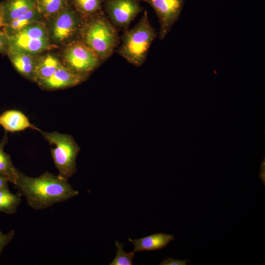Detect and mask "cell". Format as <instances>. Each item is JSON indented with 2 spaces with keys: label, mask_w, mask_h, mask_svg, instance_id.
Wrapping results in <instances>:
<instances>
[{
  "label": "cell",
  "mask_w": 265,
  "mask_h": 265,
  "mask_svg": "<svg viewBox=\"0 0 265 265\" xmlns=\"http://www.w3.org/2000/svg\"><path fill=\"white\" fill-rule=\"evenodd\" d=\"M117 248L116 254L109 264V265H132L134 256L133 251L127 253L123 250L124 244L116 240L115 242Z\"/></svg>",
  "instance_id": "22"
},
{
  "label": "cell",
  "mask_w": 265,
  "mask_h": 265,
  "mask_svg": "<svg viewBox=\"0 0 265 265\" xmlns=\"http://www.w3.org/2000/svg\"><path fill=\"white\" fill-rule=\"evenodd\" d=\"M4 26V19L1 6L0 3V30Z\"/></svg>",
  "instance_id": "27"
},
{
  "label": "cell",
  "mask_w": 265,
  "mask_h": 265,
  "mask_svg": "<svg viewBox=\"0 0 265 265\" xmlns=\"http://www.w3.org/2000/svg\"><path fill=\"white\" fill-rule=\"evenodd\" d=\"M140 2L139 0H104L103 6L111 23L126 29L143 10Z\"/></svg>",
  "instance_id": "6"
},
{
  "label": "cell",
  "mask_w": 265,
  "mask_h": 265,
  "mask_svg": "<svg viewBox=\"0 0 265 265\" xmlns=\"http://www.w3.org/2000/svg\"><path fill=\"white\" fill-rule=\"evenodd\" d=\"M77 11L88 16L101 12L104 0H71Z\"/></svg>",
  "instance_id": "19"
},
{
  "label": "cell",
  "mask_w": 265,
  "mask_h": 265,
  "mask_svg": "<svg viewBox=\"0 0 265 265\" xmlns=\"http://www.w3.org/2000/svg\"><path fill=\"white\" fill-rule=\"evenodd\" d=\"M174 238L173 235L165 233L152 234L138 239L128 238L134 245L133 252L153 251L165 247Z\"/></svg>",
  "instance_id": "11"
},
{
  "label": "cell",
  "mask_w": 265,
  "mask_h": 265,
  "mask_svg": "<svg viewBox=\"0 0 265 265\" xmlns=\"http://www.w3.org/2000/svg\"><path fill=\"white\" fill-rule=\"evenodd\" d=\"M79 18L76 12L68 4L57 13L53 27L54 39L62 41L72 36L77 30Z\"/></svg>",
  "instance_id": "8"
},
{
  "label": "cell",
  "mask_w": 265,
  "mask_h": 265,
  "mask_svg": "<svg viewBox=\"0 0 265 265\" xmlns=\"http://www.w3.org/2000/svg\"><path fill=\"white\" fill-rule=\"evenodd\" d=\"M0 125L8 132H16L28 128L41 131L32 124L22 112L15 109L5 111L0 115Z\"/></svg>",
  "instance_id": "10"
},
{
  "label": "cell",
  "mask_w": 265,
  "mask_h": 265,
  "mask_svg": "<svg viewBox=\"0 0 265 265\" xmlns=\"http://www.w3.org/2000/svg\"><path fill=\"white\" fill-rule=\"evenodd\" d=\"M149 4L154 10L159 24V39L162 40L179 19L184 0H139Z\"/></svg>",
  "instance_id": "7"
},
{
  "label": "cell",
  "mask_w": 265,
  "mask_h": 265,
  "mask_svg": "<svg viewBox=\"0 0 265 265\" xmlns=\"http://www.w3.org/2000/svg\"><path fill=\"white\" fill-rule=\"evenodd\" d=\"M13 39H40L48 38L46 30L43 26L37 24L29 25L20 31L8 35Z\"/></svg>",
  "instance_id": "20"
},
{
  "label": "cell",
  "mask_w": 265,
  "mask_h": 265,
  "mask_svg": "<svg viewBox=\"0 0 265 265\" xmlns=\"http://www.w3.org/2000/svg\"><path fill=\"white\" fill-rule=\"evenodd\" d=\"M9 38L10 46L29 53H40L49 46L48 38L40 39H13Z\"/></svg>",
  "instance_id": "17"
},
{
  "label": "cell",
  "mask_w": 265,
  "mask_h": 265,
  "mask_svg": "<svg viewBox=\"0 0 265 265\" xmlns=\"http://www.w3.org/2000/svg\"><path fill=\"white\" fill-rule=\"evenodd\" d=\"M8 181L3 177L0 176V189L7 187Z\"/></svg>",
  "instance_id": "26"
},
{
  "label": "cell",
  "mask_w": 265,
  "mask_h": 265,
  "mask_svg": "<svg viewBox=\"0 0 265 265\" xmlns=\"http://www.w3.org/2000/svg\"><path fill=\"white\" fill-rule=\"evenodd\" d=\"M7 54L13 66L21 74L33 80L36 63L30 53L10 46Z\"/></svg>",
  "instance_id": "12"
},
{
  "label": "cell",
  "mask_w": 265,
  "mask_h": 265,
  "mask_svg": "<svg viewBox=\"0 0 265 265\" xmlns=\"http://www.w3.org/2000/svg\"><path fill=\"white\" fill-rule=\"evenodd\" d=\"M190 261L188 260H181L169 258L165 260H163L160 262V265H186V263Z\"/></svg>",
  "instance_id": "25"
},
{
  "label": "cell",
  "mask_w": 265,
  "mask_h": 265,
  "mask_svg": "<svg viewBox=\"0 0 265 265\" xmlns=\"http://www.w3.org/2000/svg\"><path fill=\"white\" fill-rule=\"evenodd\" d=\"M40 15L41 14L36 6L17 19L5 24L3 31L8 35L13 34L26 26L33 24Z\"/></svg>",
  "instance_id": "14"
},
{
  "label": "cell",
  "mask_w": 265,
  "mask_h": 265,
  "mask_svg": "<svg viewBox=\"0 0 265 265\" xmlns=\"http://www.w3.org/2000/svg\"><path fill=\"white\" fill-rule=\"evenodd\" d=\"M157 35L147 11H145L137 24L122 36L118 53L129 63L140 66L146 60L150 47Z\"/></svg>",
  "instance_id": "2"
},
{
  "label": "cell",
  "mask_w": 265,
  "mask_h": 265,
  "mask_svg": "<svg viewBox=\"0 0 265 265\" xmlns=\"http://www.w3.org/2000/svg\"><path fill=\"white\" fill-rule=\"evenodd\" d=\"M15 233L14 230H11L6 234L2 233L0 230V257L3 249L13 239Z\"/></svg>",
  "instance_id": "23"
},
{
  "label": "cell",
  "mask_w": 265,
  "mask_h": 265,
  "mask_svg": "<svg viewBox=\"0 0 265 265\" xmlns=\"http://www.w3.org/2000/svg\"><path fill=\"white\" fill-rule=\"evenodd\" d=\"M68 4V0H36L41 15L47 16L57 14Z\"/></svg>",
  "instance_id": "21"
},
{
  "label": "cell",
  "mask_w": 265,
  "mask_h": 265,
  "mask_svg": "<svg viewBox=\"0 0 265 265\" xmlns=\"http://www.w3.org/2000/svg\"><path fill=\"white\" fill-rule=\"evenodd\" d=\"M21 202L19 194L13 193L8 187L0 189V212L14 214Z\"/></svg>",
  "instance_id": "18"
},
{
  "label": "cell",
  "mask_w": 265,
  "mask_h": 265,
  "mask_svg": "<svg viewBox=\"0 0 265 265\" xmlns=\"http://www.w3.org/2000/svg\"><path fill=\"white\" fill-rule=\"evenodd\" d=\"M51 144L55 145L51 152L58 175L68 180L77 172L76 159L80 148L69 134L57 132H40Z\"/></svg>",
  "instance_id": "4"
},
{
  "label": "cell",
  "mask_w": 265,
  "mask_h": 265,
  "mask_svg": "<svg viewBox=\"0 0 265 265\" xmlns=\"http://www.w3.org/2000/svg\"><path fill=\"white\" fill-rule=\"evenodd\" d=\"M9 47L8 36L3 30H0V52L7 53Z\"/></svg>",
  "instance_id": "24"
},
{
  "label": "cell",
  "mask_w": 265,
  "mask_h": 265,
  "mask_svg": "<svg viewBox=\"0 0 265 265\" xmlns=\"http://www.w3.org/2000/svg\"><path fill=\"white\" fill-rule=\"evenodd\" d=\"M7 136L5 135L0 142V176L15 185L19 171L14 167L10 156L4 151Z\"/></svg>",
  "instance_id": "15"
},
{
  "label": "cell",
  "mask_w": 265,
  "mask_h": 265,
  "mask_svg": "<svg viewBox=\"0 0 265 265\" xmlns=\"http://www.w3.org/2000/svg\"><path fill=\"white\" fill-rule=\"evenodd\" d=\"M15 185L19 194L24 196L28 205L36 210L47 209L79 193L68 180L47 171L36 177L19 171Z\"/></svg>",
  "instance_id": "1"
},
{
  "label": "cell",
  "mask_w": 265,
  "mask_h": 265,
  "mask_svg": "<svg viewBox=\"0 0 265 265\" xmlns=\"http://www.w3.org/2000/svg\"><path fill=\"white\" fill-rule=\"evenodd\" d=\"M0 5L5 25L36 6V0H6Z\"/></svg>",
  "instance_id": "13"
},
{
  "label": "cell",
  "mask_w": 265,
  "mask_h": 265,
  "mask_svg": "<svg viewBox=\"0 0 265 265\" xmlns=\"http://www.w3.org/2000/svg\"><path fill=\"white\" fill-rule=\"evenodd\" d=\"M62 65L55 57L47 55L36 64L33 80L38 81L52 76Z\"/></svg>",
  "instance_id": "16"
},
{
  "label": "cell",
  "mask_w": 265,
  "mask_h": 265,
  "mask_svg": "<svg viewBox=\"0 0 265 265\" xmlns=\"http://www.w3.org/2000/svg\"><path fill=\"white\" fill-rule=\"evenodd\" d=\"M64 58L68 67L86 76L102 61L97 54L81 42H75L68 45L64 53Z\"/></svg>",
  "instance_id": "5"
},
{
  "label": "cell",
  "mask_w": 265,
  "mask_h": 265,
  "mask_svg": "<svg viewBox=\"0 0 265 265\" xmlns=\"http://www.w3.org/2000/svg\"><path fill=\"white\" fill-rule=\"evenodd\" d=\"M83 28V43L103 61L113 54L119 43L115 26L101 12L93 16Z\"/></svg>",
  "instance_id": "3"
},
{
  "label": "cell",
  "mask_w": 265,
  "mask_h": 265,
  "mask_svg": "<svg viewBox=\"0 0 265 265\" xmlns=\"http://www.w3.org/2000/svg\"><path fill=\"white\" fill-rule=\"evenodd\" d=\"M86 77L62 65L52 76L37 82L45 88L55 89L76 85L84 80Z\"/></svg>",
  "instance_id": "9"
}]
</instances>
